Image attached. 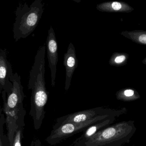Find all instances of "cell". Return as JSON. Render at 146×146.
Listing matches in <instances>:
<instances>
[{
    "label": "cell",
    "instance_id": "cell-1",
    "mask_svg": "<svg viewBox=\"0 0 146 146\" xmlns=\"http://www.w3.org/2000/svg\"><path fill=\"white\" fill-rule=\"evenodd\" d=\"M45 45L37 50L30 71L28 88L31 90L30 115L35 121H42L45 117V106L48 100L45 81Z\"/></svg>",
    "mask_w": 146,
    "mask_h": 146
},
{
    "label": "cell",
    "instance_id": "cell-2",
    "mask_svg": "<svg viewBox=\"0 0 146 146\" xmlns=\"http://www.w3.org/2000/svg\"><path fill=\"white\" fill-rule=\"evenodd\" d=\"M10 80L12 83L13 88L11 93L7 96L6 100L3 101V110L6 117L5 123L9 146H11L19 124L25 123L26 111L23 105L25 96L21 77L17 72H15L10 77Z\"/></svg>",
    "mask_w": 146,
    "mask_h": 146
},
{
    "label": "cell",
    "instance_id": "cell-3",
    "mask_svg": "<svg viewBox=\"0 0 146 146\" xmlns=\"http://www.w3.org/2000/svg\"><path fill=\"white\" fill-rule=\"evenodd\" d=\"M133 120L111 125L85 140L73 142L71 146H123L136 131Z\"/></svg>",
    "mask_w": 146,
    "mask_h": 146
},
{
    "label": "cell",
    "instance_id": "cell-4",
    "mask_svg": "<svg viewBox=\"0 0 146 146\" xmlns=\"http://www.w3.org/2000/svg\"><path fill=\"white\" fill-rule=\"evenodd\" d=\"M43 11L42 0H35L30 6L26 3L19 5L15 12L16 19L13 30L15 41L26 38L34 32Z\"/></svg>",
    "mask_w": 146,
    "mask_h": 146
},
{
    "label": "cell",
    "instance_id": "cell-5",
    "mask_svg": "<svg viewBox=\"0 0 146 146\" xmlns=\"http://www.w3.org/2000/svg\"><path fill=\"white\" fill-rule=\"evenodd\" d=\"M110 117L111 116H100L82 123L64 124L52 127V130L46 141L51 146L58 144L75 134L83 132L90 126Z\"/></svg>",
    "mask_w": 146,
    "mask_h": 146
},
{
    "label": "cell",
    "instance_id": "cell-6",
    "mask_svg": "<svg viewBox=\"0 0 146 146\" xmlns=\"http://www.w3.org/2000/svg\"><path fill=\"white\" fill-rule=\"evenodd\" d=\"M127 111V109L125 108L119 109L105 107L91 108L67 114L58 118L56 119L53 127H56L64 124L82 123L100 116H108L118 117L126 113Z\"/></svg>",
    "mask_w": 146,
    "mask_h": 146
},
{
    "label": "cell",
    "instance_id": "cell-7",
    "mask_svg": "<svg viewBox=\"0 0 146 146\" xmlns=\"http://www.w3.org/2000/svg\"><path fill=\"white\" fill-rule=\"evenodd\" d=\"M8 52L6 48L0 46V93L3 100L11 93L13 84L10 77L13 74L11 62L8 59Z\"/></svg>",
    "mask_w": 146,
    "mask_h": 146
},
{
    "label": "cell",
    "instance_id": "cell-8",
    "mask_svg": "<svg viewBox=\"0 0 146 146\" xmlns=\"http://www.w3.org/2000/svg\"><path fill=\"white\" fill-rule=\"evenodd\" d=\"M46 44L48 62L49 66L52 71V85L53 86H54L58 47L57 42L55 40L54 33L52 28H51L48 31Z\"/></svg>",
    "mask_w": 146,
    "mask_h": 146
},
{
    "label": "cell",
    "instance_id": "cell-9",
    "mask_svg": "<svg viewBox=\"0 0 146 146\" xmlns=\"http://www.w3.org/2000/svg\"><path fill=\"white\" fill-rule=\"evenodd\" d=\"M117 118L115 117H108L100 122L90 126L87 129L84 131L81 136L77 138L74 142L85 140L100 131L112 125L116 120Z\"/></svg>",
    "mask_w": 146,
    "mask_h": 146
},
{
    "label": "cell",
    "instance_id": "cell-10",
    "mask_svg": "<svg viewBox=\"0 0 146 146\" xmlns=\"http://www.w3.org/2000/svg\"><path fill=\"white\" fill-rule=\"evenodd\" d=\"M25 126V123H20L19 124L17 129L14 134L11 146H23L22 141L24 137L23 130Z\"/></svg>",
    "mask_w": 146,
    "mask_h": 146
},
{
    "label": "cell",
    "instance_id": "cell-11",
    "mask_svg": "<svg viewBox=\"0 0 146 146\" xmlns=\"http://www.w3.org/2000/svg\"><path fill=\"white\" fill-rule=\"evenodd\" d=\"M119 100L125 101H129L136 100L139 98V96L135 95V92L132 90H126L123 92V95H120L118 96Z\"/></svg>",
    "mask_w": 146,
    "mask_h": 146
},
{
    "label": "cell",
    "instance_id": "cell-12",
    "mask_svg": "<svg viewBox=\"0 0 146 146\" xmlns=\"http://www.w3.org/2000/svg\"><path fill=\"white\" fill-rule=\"evenodd\" d=\"M5 123V120L0 124V146H9L8 137L4 133V125Z\"/></svg>",
    "mask_w": 146,
    "mask_h": 146
},
{
    "label": "cell",
    "instance_id": "cell-13",
    "mask_svg": "<svg viewBox=\"0 0 146 146\" xmlns=\"http://www.w3.org/2000/svg\"><path fill=\"white\" fill-rule=\"evenodd\" d=\"M30 146H44L42 143L40 139L35 138L31 142Z\"/></svg>",
    "mask_w": 146,
    "mask_h": 146
},
{
    "label": "cell",
    "instance_id": "cell-14",
    "mask_svg": "<svg viewBox=\"0 0 146 146\" xmlns=\"http://www.w3.org/2000/svg\"><path fill=\"white\" fill-rule=\"evenodd\" d=\"M112 7L113 10H115V11H118L121 9L122 5H121V4L119 2H114L112 4Z\"/></svg>",
    "mask_w": 146,
    "mask_h": 146
},
{
    "label": "cell",
    "instance_id": "cell-15",
    "mask_svg": "<svg viewBox=\"0 0 146 146\" xmlns=\"http://www.w3.org/2000/svg\"><path fill=\"white\" fill-rule=\"evenodd\" d=\"M75 64V60L73 57H70L67 60V64L70 67H73Z\"/></svg>",
    "mask_w": 146,
    "mask_h": 146
},
{
    "label": "cell",
    "instance_id": "cell-16",
    "mask_svg": "<svg viewBox=\"0 0 146 146\" xmlns=\"http://www.w3.org/2000/svg\"><path fill=\"white\" fill-rule=\"evenodd\" d=\"M125 59V57L123 55L118 56L115 58V62L117 63H122L123 61H124Z\"/></svg>",
    "mask_w": 146,
    "mask_h": 146
},
{
    "label": "cell",
    "instance_id": "cell-17",
    "mask_svg": "<svg viewBox=\"0 0 146 146\" xmlns=\"http://www.w3.org/2000/svg\"><path fill=\"white\" fill-rule=\"evenodd\" d=\"M2 111H3V109L1 106H0V124L2 121H4L5 120V115L3 113H2Z\"/></svg>",
    "mask_w": 146,
    "mask_h": 146
},
{
    "label": "cell",
    "instance_id": "cell-18",
    "mask_svg": "<svg viewBox=\"0 0 146 146\" xmlns=\"http://www.w3.org/2000/svg\"><path fill=\"white\" fill-rule=\"evenodd\" d=\"M139 40L140 42L143 43V44H146V35H143L140 36L139 37Z\"/></svg>",
    "mask_w": 146,
    "mask_h": 146
}]
</instances>
